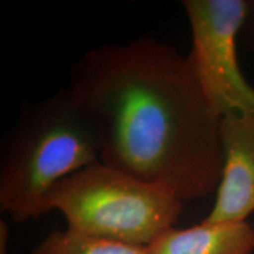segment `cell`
<instances>
[{
  "label": "cell",
  "instance_id": "1",
  "mask_svg": "<svg viewBox=\"0 0 254 254\" xmlns=\"http://www.w3.org/2000/svg\"><path fill=\"white\" fill-rule=\"evenodd\" d=\"M66 90L101 163L183 202L217 190L222 117L189 55L151 37L103 45L72 66Z\"/></svg>",
  "mask_w": 254,
  "mask_h": 254
},
{
  "label": "cell",
  "instance_id": "2",
  "mask_svg": "<svg viewBox=\"0 0 254 254\" xmlns=\"http://www.w3.org/2000/svg\"><path fill=\"white\" fill-rule=\"evenodd\" d=\"M100 161L95 135L66 88L23 107L0 157V211L15 222L49 213L63 179Z\"/></svg>",
  "mask_w": 254,
  "mask_h": 254
},
{
  "label": "cell",
  "instance_id": "3",
  "mask_svg": "<svg viewBox=\"0 0 254 254\" xmlns=\"http://www.w3.org/2000/svg\"><path fill=\"white\" fill-rule=\"evenodd\" d=\"M78 233L148 246L174 227L184 202L123 171L98 161L63 179L47 195Z\"/></svg>",
  "mask_w": 254,
  "mask_h": 254
},
{
  "label": "cell",
  "instance_id": "4",
  "mask_svg": "<svg viewBox=\"0 0 254 254\" xmlns=\"http://www.w3.org/2000/svg\"><path fill=\"white\" fill-rule=\"evenodd\" d=\"M189 53L206 95L220 116L254 114V88L240 68L237 43L247 0H184Z\"/></svg>",
  "mask_w": 254,
  "mask_h": 254
},
{
  "label": "cell",
  "instance_id": "5",
  "mask_svg": "<svg viewBox=\"0 0 254 254\" xmlns=\"http://www.w3.org/2000/svg\"><path fill=\"white\" fill-rule=\"evenodd\" d=\"M224 164L214 205L201 221L246 222L254 213V114L228 113L221 118Z\"/></svg>",
  "mask_w": 254,
  "mask_h": 254
},
{
  "label": "cell",
  "instance_id": "6",
  "mask_svg": "<svg viewBox=\"0 0 254 254\" xmlns=\"http://www.w3.org/2000/svg\"><path fill=\"white\" fill-rule=\"evenodd\" d=\"M148 254H253L254 226L239 224H200L170 228L147 246Z\"/></svg>",
  "mask_w": 254,
  "mask_h": 254
},
{
  "label": "cell",
  "instance_id": "7",
  "mask_svg": "<svg viewBox=\"0 0 254 254\" xmlns=\"http://www.w3.org/2000/svg\"><path fill=\"white\" fill-rule=\"evenodd\" d=\"M32 254H148L147 246H135L78 232L52 231Z\"/></svg>",
  "mask_w": 254,
  "mask_h": 254
},
{
  "label": "cell",
  "instance_id": "8",
  "mask_svg": "<svg viewBox=\"0 0 254 254\" xmlns=\"http://www.w3.org/2000/svg\"><path fill=\"white\" fill-rule=\"evenodd\" d=\"M240 38L249 50L254 66V0H247L246 13L241 25Z\"/></svg>",
  "mask_w": 254,
  "mask_h": 254
},
{
  "label": "cell",
  "instance_id": "9",
  "mask_svg": "<svg viewBox=\"0 0 254 254\" xmlns=\"http://www.w3.org/2000/svg\"><path fill=\"white\" fill-rule=\"evenodd\" d=\"M8 244V226L4 220L0 221V254H6Z\"/></svg>",
  "mask_w": 254,
  "mask_h": 254
}]
</instances>
